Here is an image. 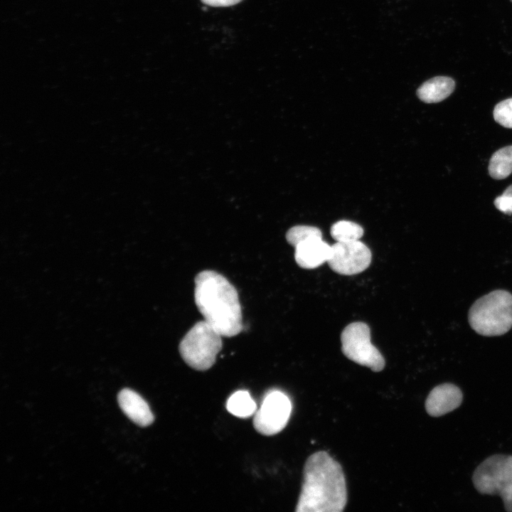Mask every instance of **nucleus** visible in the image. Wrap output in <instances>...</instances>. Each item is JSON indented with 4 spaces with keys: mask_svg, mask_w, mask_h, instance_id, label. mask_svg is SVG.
Masks as SVG:
<instances>
[{
    "mask_svg": "<svg viewBox=\"0 0 512 512\" xmlns=\"http://www.w3.org/2000/svg\"><path fill=\"white\" fill-rule=\"evenodd\" d=\"M341 351L351 361L370 368L373 372L381 371L385 360L378 348L371 343L368 326L361 321L346 326L341 335Z\"/></svg>",
    "mask_w": 512,
    "mask_h": 512,
    "instance_id": "nucleus-6",
    "label": "nucleus"
},
{
    "mask_svg": "<svg viewBox=\"0 0 512 512\" xmlns=\"http://www.w3.org/2000/svg\"><path fill=\"white\" fill-rule=\"evenodd\" d=\"M293 247L297 264L304 269H314L327 262L331 245L324 241L322 237L313 236Z\"/></svg>",
    "mask_w": 512,
    "mask_h": 512,
    "instance_id": "nucleus-10",
    "label": "nucleus"
},
{
    "mask_svg": "<svg viewBox=\"0 0 512 512\" xmlns=\"http://www.w3.org/2000/svg\"><path fill=\"white\" fill-rule=\"evenodd\" d=\"M313 236L322 237L321 231L318 228L310 225H296L289 229L286 233L287 241L292 246Z\"/></svg>",
    "mask_w": 512,
    "mask_h": 512,
    "instance_id": "nucleus-16",
    "label": "nucleus"
},
{
    "mask_svg": "<svg viewBox=\"0 0 512 512\" xmlns=\"http://www.w3.org/2000/svg\"><path fill=\"white\" fill-rule=\"evenodd\" d=\"M226 408L232 415L240 418H247L255 415L257 405L250 393L246 390L234 393L226 402Z\"/></svg>",
    "mask_w": 512,
    "mask_h": 512,
    "instance_id": "nucleus-14",
    "label": "nucleus"
},
{
    "mask_svg": "<svg viewBox=\"0 0 512 512\" xmlns=\"http://www.w3.org/2000/svg\"><path fill=\"white\" fill-rule=\"evenodd\" d=\"M469 322L477 334L500 336L512 327V294L497 289L478 299L469 311Z\"/></svg>",
    "mask_w": 512,
    "mask_h": 512,
    "instance_id": "nucleus-3",
    "label": "nucleus"
},
{
    "mask_svg": "<svg viewBox=\"0 0 512 512\" xmlns=\"http://www.w3.org/2000/svg\"><path fill=\"white\" fill-rule=\"evenodd\" d=\"M118 402L124 413L137 425L146 427L154 422L149 405L136 392L128 388L122 390L118 395Z\"/></svg>",
    "mask_w": 512,
    "mask_h": 512,
    "instance_id": "nucleus-11",
    "label": "nucleus"
},
{
    "mask_svg": "<svg viewBox=\"0 0 512 512\" xmlns=\"http://www.w3.org/2000/svg\"><path fill=\"white\" fill-rule=\"evenodd\" d=\"M495 121L506 128L512 129V98L498 102L494 109Z\"/></svg>",
    "mask_w": 512,
    "mask_h": 512,
    "instance_id": "nucleus-17",
    "label": "nucleus"
},
{
    "mask_svg": "<svg viewBox=\"0 0 512 512\" xmlns=\"http://www.w3.org/2000/svg\"><path fill=\"white\" fill-rule=\"evenodd\" d=\"M491 178L501 180L512 173V146L503 147L493 154L489 164Z\"/></svg>",
    "mask_w": 512,
    "mask_h": 512,
    "instance_id": "nucleus-13",
    "label": "nucleus"
},
{
    "mask_svg": "<svg viewBox=\"0 0 512 512\" xmlns=\"http://www.w3.org/2000/svg\"><path fill=\"white\" fill-rule=\"evenodd\" d=\"M194 282L195 303L204 320L223 336L238 334L242 329V311L235 287L213 270L199 272Z\"/></svg>",
    "mask_w": 512,
    "mask_h": 512,
    "instance_id": "nucleus-2",
    "label": "nucleus"
},
{
    "mask_svg": "<svg viewBox=\"0 0 512 512\" xmlns=\"http://www.w3.org/2000/svg\"><path fill=\"white\" fill-rule=\"evenodd\" d=\"M511 1H512V0H511Z\"/></svg>",
    "mask_w": 512,
    "mask_h": 512,
    "instance_id": "nucleus-20",
    "label": "nucleus"
},
{
    "mask_svg": "<svg viewBox=\"0 0 512 512\" xmlns=\"http://www.w3.org/2000/svg\"><path fill=\"white\" fill-rule=\"evenodd\" d=\"M291 412L292 403L288 396L280 390H272L265 394L256 410L253 426L262 435L276 434L287 425Z\"/></svg>",
    "mask_w": 512,
    "mask_h": 512,
    "instance_id": "nucleus-7",
    "label": "nucleus"
},
{
    "mask_svg": "<svg viewBox=\"0 0 512 512\" xmlns=\"http://www.w3.org/2000/svg\"><path fill=\"white\" fill-rule=\"evenodd\" d=\"M222 335L205 320L197 322L180 342L178 350L186 363L197 370H206L215 362L222 348Z\"/></svg>",
    "mask_w": 512,
    "mask_h": 512,
    "instance_id": "nucleus-4",
    "label": "nucleus"
},
{
    "mask_svg": "<svg viewBox=\"0 0 512 512\" xmlns=\"http://www.w3.org/2000/svg\"><path fill=\"white\" fill-rule=\"evenodd\" d=\"M455 87L451 78L437 76L423 82L417 90L418 98L425 103L439 102L449 97Z\"/></svg>",
    "mask_w": 512,
    "mask_h": 512,
    "instance_id": "nucleus-12",
    "label": "nucleus"
},
{
    "mask_svg": "<svg viewBox=\"0 0 512 512\" xmlns=\"http://www.w3.org/2000/svg\"><path fill=\"white\" fill-rule=\"evenodd\" d=\"M463 400L462 390L452 383H443L434 387L425 401L427 412L439 417L460 406Z\"/></svg>",
    "mask_w": 512,
    "mask_h": 512,
    "instance_id": "nucleus-9",
    "label": "nucleus"
},
{
    "mask_svg": "<svg viewBox=\"0 0 512 512\" xmlns=\"http://www.w3.org/2000/svg\"><path fill=\"white\" fill-rule=\"evenodd\" d=\"M304 480L297 512H341L347 503L345 476L340 464L327 452L310 455L304 466Z\"/></svg>",
    "mask_w": 512,
    "mask_h": 512,
    "instance_id": "nucleus-1",
    "label": "nucleus"
},
{
    "mask_svg": "<svg viewBox=\"0 0 512 512\" xmlns=\"http://www.w3.org/2000/svg\"><path fill=\"white\" fill-rule=\"evenodd\" d=\"M206 5L214 7H225L235 5L242 0H201Z\"/></svg>",
    "mask_w": 512,
    "mask_h": 512,
    "instance_id": "nucleus-19",
    "label": "nucleus"
},
{
    "mask_svg": "<svg viewBox=\"0 0 512 512\" xmlns=\"http://www.w3.org/2000/svg\"><path fill=\"white\" fill-rule=\"evenodd\" d=\"M330 233L336 242L356 241L363 236V229L354 222L339 220L332 225Z\"/></svg>",
    "mask_w": 512,
    "mask_h": 512,
    "instance_id": "nucleus-15",
    "label": "nucleus"
},
{
    "mask_svg": "<svg viewBox=\"0 0 512 512\" xmlns=\"http://www.w3.org/2000/svg\"><path fill=\"white\" fill-rule=\"evenodd\" d=\"M472 481L480 494L499 496L505 510L512 512V455L489 457L474 470Z\"/></svg>",
    "mask_w": 512,
    "mask_h": 512,
    "instance_id": "nucleus-5",
    "label": "nucleus"
},
{
    "mask_svg": "<svg viewBox=\"0 0 512 512\" xmlns=\"http://www.w3.org/2000/svg\"><path fill=\"white\" fill-rule=\"evenodd\" d=\"M371 257L370 249L360 240L336 242L331 245L327 263L338 274L353 275L366 270Z\"/></svg>",
    "mask_w": 512,
    "mask_h": 512,
    "instance_id": "nucleus-8",
    "label": "nucleus"
},
{
    "mask_svg": "<svg viewBox=\"0 0 512 512\" xmlns=\"http://www.w3.org/2000/svg\"><path fill=\"white\" fill-rule=\"evenodd\" d=\"M495 207L504 214H512V185L494 200Z\"/></svg>",
    "mask_w": 512,
    "mask_h": 512,
    "instance_id": "nucleus-18",
    "label": "nucleus"
}]
</instances>
